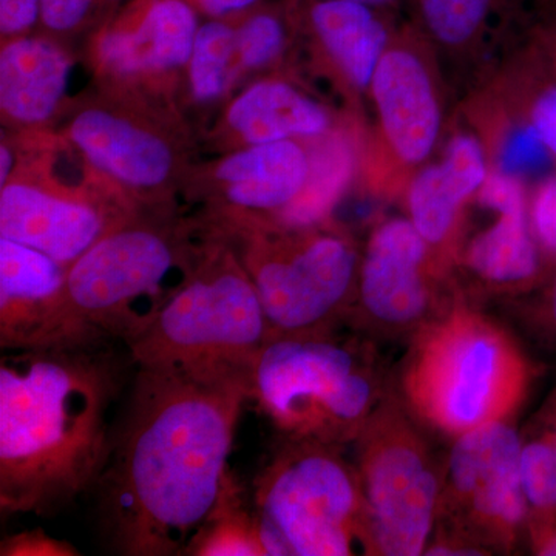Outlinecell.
<instances>
[{
	"instance_id": "6da1fadb",
	"label": "cell",
	"mask_w": 556,
	"mask_h": 556,
	"mask_svg": "<svg viewBox=\"0 0 556 556\" xmlns=\"http://www.w3.org/2000/svg\"><path fill=\"white\" fill-rule=\"evenodd\" d=\"M248 380L138 368L98 482L102 526L129 556L185 555L228 475Z\"/></svg>"
},
{
	"instance_id": "7a4b0ae2",
	"label": "cell",
	"mask_w": 556,
	"mask_h": 556,
	"mask_svg": "<svg viewBox=\"0 0 556 556\" xmlns=\"http://www.w3.org/2000/svg\"><path fill=\"white\" fill-rule=\"evenodd\" d=\"M110 343L10 351L0 361V510L49 515L98 485L124 388Z\"/></svg>"
},
{
	"instance_id": "3957f363",
	"label": "cell",
	"mask_w": 556,
	"mask_h": 556,
	"mask_svg": "<svg viewBox=\"0 0 556 556\" xmlns=\"http://www.w3.org/2000/svg\"><path fill=\"white\" fill-rule=\"evenodd\" d=\"M533 379L514 332L459 291L408 340L393 390L427 431L455 441L514 420Z\"/></svg>"
},
{
	"instance_id": "277c9868",
	"label": "cell",
	"mask_w": 556,
	"mask_h": 556,
	"mask_svg": "<svg viewBox=\"0 0 556 556\" xmlns=\"http://www.w3.org/2000/svg\"><path fill=\"white\" fill-rule=\"evenodd\" d=\"M280 437L345 447L387 396L378 342L350 327L270 338L248 376Z\"/></svg>"
},
{
	"instance_id": "5b68a950",
	"label": "cell",
	"mask_w": 556,
	"mask_h": 556,
	"mask_svg": "<svg viewBox=\"0 0 556 556\" xmlns=\"http://www.w3.org/2000/svg\"><path fill=\"white\" fill-rule=\"evenodd\" d=\"M195 270L186 269L185 258L160 230L110 229L68 266L60 308L36 348L127 346Z\"/></svg>"
},
{
	"instance_id": "8992f818",
	"label": "cell",
	"mask_w": 556,
	"mask_h": 556,
	"mask_svg": "<svg viewBox=\"0 0 556 556\" xmlns=\"http://www.w3.org/2000/svg\"><path fill=\"white\" fill-rule=\"evenodd\" d=\"M269 339L248 270L225 257L197 268L127 351L137 368L248 380Z\"/></svg>"
},
{
	"instance_id": "52a82bcc",
	"label": "cell",
	"mask_w": 556,
	"mask_h": 556,
	"mask_svg": "<svg viewBox=\"0 0 556 556\" xmlns=\"http://www.w3.org/2000/svg\"><path fill=\"white\" fill-rule=\"evenodd\" d=\"M342 448L281 437L254 479V511L268 556L364 554L361 482Z\"/></svg>"
},
{
	"instance_id": "ba28073f",
	"label": "cell",
	"mask_w": 556,
	"mask_h": 556,
	"mask_svg": "<svg viewBox=\"0 0 556 556\" xmlns=\"http://www.w3.org/2000/svg\"><path fill=\"white\" fill-rule=\"evenodd\" d=\"M427 433L390 388L354 441L365 555L426 552L437 526L444 475V460H439Z\"/></svg>"
},
{
	"instance_id": "9c48e42d",
	"label": "cell",
	"mask_w": 556,
	"mask_h": 556,
	"mask_svg": "<svg viewBox=\"0 0 556 556\" xmlns=\"http://www.w3.org/2000/svg\"><path fill=\"white\" fill-rule=\"evenodd\" d=\"M525 538L529 506L514 420L456 438L444 459L437 526L424 555H510Z\"/></svg>"
},
{
	"instance_id": "30bf717a",
	"label": "cell",
	"mask_w": 556,
	"mask_h": 556,
	"mask_svg": "<svg viewBox=\"0 0 556 556\" xmlns=\"http://www.w3.org/2000/svg\"><path fill=\"white\" fill-rule=\"evenodd\" d=\"M316 226L277 239L257 236L249 248L247 270L270 338L346 327L361 257L345 236Z\"/></svg>"
},
{
	"instance_id": "8fae6325",
	"label": "cell",
	"mask_w": 556,
	"mask_h": 556,
	"mask_svg": "<svg viewBox=\"0 0 556 556\" xmlns=\"http://www.w3.org/2000/svg\"><path fill=\"white\" fill-rule=\"evenodd\" d=\"M431 251L412 219L380 223L361 258L346 327L376 342L409 340L447 308L459 291L444 288Z\"/></svg>"
},
{
	"instance_id": "7c38bea8",
	"label": "cell",
	"mask_w": 556,
	"mask_h": 556,
	"mask_svg": "<svg viewBox=\"0 0 556 556\" xmlns=\"http://www.w3.org/2000/svg\"><path fill=\"white\" fill-rule=\"evenodd\" d=\"M478 203L489 208L492 218L455 241L457 263L473 281V298L518 294L533 283L540 270L525 192L515 179L490 175L478 190Z\"/></svg>"
},
{
	"instance_id": "4fadbf2b",
	"label": "cell",
	"mask_w": 556,
	"mask_h": 556,
	"mask_svg": "<svg viewBox=\"0 0 556 556\" xmlns=\"http://www.w3.org/2000/svg\"><path fill=\"white\" fill-rule=\"evenodd\" d=\"M109 230L108 219L87 201L21 182L2 186L0 237L38 249L67 268Z\"/></svg>"
},
{
	"instance_id": "5bb4252c",
	"label": "cell",
	"mask_w": 556,
	"mask_h": 556,
	"mask_svg": "<svg viewBox=\"0 0 556 556\" xmlns=\"http://www.w3.org/2000/svg\"><path fill=\"white\" fill-rule=\"evenodd\" d=\"M369 87L393 152L409 164L426 160L438 141L441 110L424 62L407 49L387 50Z\"/></svg>"
},
{
	"instance_id": "9a60e30c",
	"label": "cell",
	"mask_w": 556,
	"mask_h": 556,
	"mask_svg": "<svg viewBox=\"0 0 556 556\" xmlns=\"http://www.w3.org/2000/svg\"><path fill=\"white\" fill-rule=\"evenodd\" d=\"M67 266L0 237V346L33 350L60 308Z\"/></svg>"
},
{
	"instance_id": "2e32d148",
	"label": "cell",
	"mask_w": 556,
	"mask_h": 556,
	"mask_svg": "<svg viewBox=\"0 0 556 556\" xmlns=\"http://www.w3.org/2000/svg\"><path fill=\"white\" fill-rule=\"evenodd\" d=\"M486 178L477 139L460 135L450 142L442 163L417 175L408 190L409 219L433 249L452 243L460 208Z\"/></svg>"
},
{
	"instance_id": "e0dca14e",
	"label": "cell",
	"mask_w": 556,
	"mask_h": 556,
	"mask_svg": "<svg viewBox=\"0 0 556 556\" xmlns=\"http://www.w3.org/2000/svg\"><path fill=\"white\" fill-rule=\"evenodd\" d=\"M199 28L195 11L185 0H155L134 30L105 33L98 54L118 75L181 67L190 60Z\"/></svg>"
},
{
	"instance_id": "ac0fdd59",
	"label": "cell",
	"mask_w": 556,
	"mask_h": 556,
	"mask_svg": "<svg viewBox=\"0 0 556 556\" xmlns=\"http://www.w3.org/2000/svg\"><path fill=\"white\" fill-rule=\"evenodd\" d=\"M70 137L93 166L131 188H155L172 169L163 139L102 110L79 113Z\"/></svg>"
},
{
	"instance_id": "d6986e66",
	"label": "cell",
	"mask_w": 556,
	"mask_h": 556,
	"mask_svg": "<svg viewBox=\"0 0 556 556\" xmlns=\"http://www.w3.org/2000/svg\"><path fill=\"white\" fill-rule=\"evenodd\" d=\"M308 174V156L291 139L251 144L217 169L226 199L244 211L283 212L305 188Z\"/></svg>"
},
{
	"instance_id": "ffe728a7",
	"label": "cell",
	"mask_w": 556,
	"mask_h": 556,
	"mask_svg": "<svg viewBox=\"0 0 556 556\" xmlns=\"http://www.w3.org/2000/svg\"><path fill=\"white\" fill-rule=\"evenodd\" d=\"M70 62L46 39L22 38L0 54V105L10 118L42 123L67 89Z\"/></svg>"
},
{
	"instance_id": "44dd1931",
	"label": "cell",
	"mask_w": 556,
	"mask_h": 556,
	"mask_svg": "<svg viewBox=\"0 0 556 556\" xmlns=\"http://www.w3.org/2000/svg\"><path fill=\"white\" fill-rule=\"evenodd\" d=\"M351 0H314L309 22L318 39L357 87H368L388 50L383 13Z\"/></svg>"
},
{
	"instance_id": "7402d4cb",
	"label": "cell",
	"mask_w": 556,
	"mask_h": 556,
	"mask_svg": "<svg viewBox=\"0 0 556 556\" xmlns=\"http://www.w3.org/2000/svg\"><path fill=\"white\" fill-rule=\"evenodd\" d=\"M228 121L249 144L316 137L328 129L327 113L283 83L252 86L230 105Z\"/></svg>"
},
{
	"instance_id": "603a6c76",
	"label": "cell",
	"mask_w": 556,
	"mask_h": 556,
	"mask_svg": "<svg viewBox=\"0 0 556 556\" xmlns=\"http://www.w3.org/2000/svg\"><path fill=\"white\" fill-rule=\"evenodd\" d=\"M189 556H268L255 511L244 503V492L230 471L217 504L186 547Z\"/></svg>"
},
{
	"instance_id": "cb8c5ba5",
	"label": "cell",
	"mask_w": 556,
	"mask_h": 556,
	"mask_svg": "<svg viewBox=\"0 0 556 556\" xmlns=\"http://www.w3.org/2000/svg\"><path fill=\"white\" fill-rule=\"evenodd\" d=\"M353 153L343 142H331L318 153L316 163H309L308 179L298 199L283 212L281 223L288 229L316 226L342 195L353 174Z\"/></svg>"
},
{
	"instance_id": "d4e9b609",
	"label": "cell",
	"mask_w": 556,
	"mask_h": 556,
	"mask_svg": "<svg viewBox=\"0 0 556 556\" xmlns=\"http://www.w3.org/2000/svg\"><path fill=\"white\" fill-rule=\"evenodd\" d=\"M521 479L529 530L556 522V447L546 427L521 437Z\"/></svg>"
},
{
	"instance_id": "484cf974",
	"label": "cell",
	"mask_w": 556,
	"mask_h": 556,
	"mask_svg": "<svg viewBox=\"0 0 556 556\" xmlns=\"http://www.w3.org/2000/svg\"><path fill=\"white\" fill-rule=\"evenodd\" d=\"M424 28L438 42L464 46L484 30L507 0H412Z\"/></svg>"
},
{
	"instance_id": "4316f807",
	"label": "cell",
	"mask_w": 556,
	"mask_h": 556,
	"mask_svg": "<svg viewBox=\"0 0 556 556\" xmlns=\"http://www.w3.org/2000/svg\"><path fill=\"white\" fill-rule=\"evenodd\" d=\"M233 50L236 30L230 25L222 21L201 25L189 60L190 86L197 100H215L225 90Z\"/></svg>"
},
{
	"instance_id": "83f0119b",
	"label": "cell",
	"mask_w": 556,
	"mask_h": 556,
	"mask_svg": "<svg viewBox=\"0 0 556 556\" xmlns=\"http://www.w3.org/2000/svg\"><path fill=\"white\" fill-rule=\"evenodd\" d=\"M236 39L237 51L244 67H262L283 49V24L274 14L258 13L240 25L239 30H236Z\"/></svg>"
},
{
	"instance_id": "f1b7e54d",
	"label": "cell",
	"mask_w": 556,
	"mask_h": 556,
	"mask_svg": "<svg viewBox=\"0 0 556 556\" xmlns=\"http://www.w3.org/2000/svg\"><path fill=\"white\" fill-rule=\"evenodd\" d=\"M2 556H76L79 551L67 541L58 540L42 529L25 530L3 538Z\"/></svg>"
},
{
	"instance_id": "f546056e",
	"label": "cell",
	"mask_w": 556,
	"mask_h": 556,
	"mask_svg": "<svg viewBox=\"0 0 556 556\" xmlns=\"http://www.w3.org/2000/svg\"><path fill=\"white\" fill-rule=\"evenodd\" d=\"M533 236L546 251L556 254V178L536 192L532 204Z\"/></svg>"
},
{
	"instance_id": "4dcf8cb0",
	"label": "cell",
	"mask_w": 556,
	"mask_h": 556,
	"mask_svg": "<svg viewBox=\"0 0 556 556\" xmlns=\"http://www.w3.org/2000/svg\"><path fill=\"white\" fill-rule=\"evenodd\" d=\"M97 0H42L40 21L54 31H68L86 20Z\"/></svg>"
},
{
	"instance_id": "1f68e13d",
	"label": "cell",
	"mask_w": 556,
	"mask_h": 556,
	"mask_svg": "<svg viewBox=\"0 0 556 556\" xmlns=\"http://www.w3.org/2000/svg\"><path fill=\"white\" fill-rule=\"evenodd\" d=\"M42 0H0V30L2 35H17L28 30L40 20Z\"/></svg>"
},
{
	"instance_id": "d6a6232c",
	"label": "cell",
	"mask_w": 556,
	"mask_h": 556,
	"mask_svg": "<svg viewBox=\"0 0 556 556\" xmlns=\"http://www.w3.org/2000/svg\"><path fill=\"white\" fill-rule=\"evenodd\" d=\"M533 130L556 156V89L544 91L532 110Z\"/></svg>"
},
{
	"instance_id": "836d02e7",
	"label": "cell",
	"mask_w": 556,
	"mask_h": 556,
	"mask_svg": "<svg viewBox=\"0 0 556 556\" xmlns=\"http://www.w3.org/2000/svg\"><path fill=\"white\" fill-rule=\"evenodd\" d=\"M529 541L533 554L556 556V522L530 529Z\"/></svg>"
},
{
	"instance_id": "e575fe53",
	"label": "cell",
	"mask_w": 556,
	"mask_h": 556,
	"mask_svg": "<svg viewBox=\"0 0 556 556\" xmlns=\"http://www.w3.org/2000/svg\"><path fill=\"white\" fill-rule=\"evenodd\" d=\"M197 3L212 16H226L251 9L258 0H195Z\"/></svg>"
},
{
	"instance_id": "d590c367",
	"label": "cell",
	"mask_w": 556,
	"mask_h": 556,
	"mask_svg": "<svg viewBox=\"0 0 556 556\" xmlns=\"http://www.w3.org/2000/svg\"><path fill=\"white\" fill-rule=\"evenodd\" d=\"M529 318H532L538 327L556 340V285L546 302L543 303V308L540 309V313H532V316H529Z\"/></svg>"
},
{
	"instance_id": "8d00e7d4",
	"label": "cell",
	"mask_w": 556,
	"mask_h": 556,
	"mask_svg": "<svg viewBox=\"0 0 556 556\" xmlns=\"http://www.w3.org/2000/svg\"><path fill=\"white\" fill-rule=\"evenodd\" d=\"M11 166H13V160H11L10 150L2 148L0 150V182L5 186L7 178H9Z\"/></svg>"
},
{
	"instance_id": "74e56055",
	"label": "cell",
	"mask_w": 556,
	"mask_h": 556,
	"mask_svg": "<svg viewBox=\"0 0 556 556\" xmlns=\"http://www.w3.org/2000/svg\"><path fill=\"white\" fill-rule=\"evenodd\" d=\"M351 2L365 3V5L375 7V9L388 11L401 5L402 0H351Z\"/></svg>"
},
{
	"instance_id": "f35d334b",
	"label": "cell",
	"mask_w": 556,
	"mask_h": 556,
	"mask_svg": "<svg viewBox=\"0 0 556 556\" xmlns=\"http://www.w3.org/2000/svg\"><path fill=\"white\" fill-rule=\"evenodd\" d=\"M543 426L547 428L556 447V404L552 405L551 412L546 413L543 419Z\"/></svg>"
}]
</instances>
